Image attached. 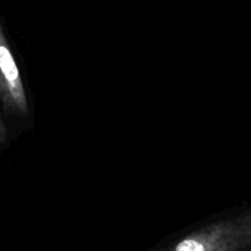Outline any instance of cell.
<instances>
[{
    "label": "cell",
    "mask_w": 251,
    "mask_h": 251,
    "mask_svg": "<svg viewBox=\"0 0 251 251\" xmlns=\"http://www.w3.org/2000/svg\"><path fill=\"white\" fill-rule=\"evenodd\" d=\"M251 249V208L190 233L163 251H248Z\"/></svg>",
    "instance_id": "obj_1"
},
{
    "label": "cell",
    "mask_w": 251,
    "mask_h": 251,
    "mask_svg": "<svg viewBox=\"0 0 251 251\" xmlns=\"http://www.w3.org/2000/svg\"><path fill=\"white\" fill-rule=\"evenodd\" d=\"M0 100L9 110L26 117L28 100L19 66L0 26Z\"/></svg>",
    "instance_id": "obj_2"
}]
</instances>
